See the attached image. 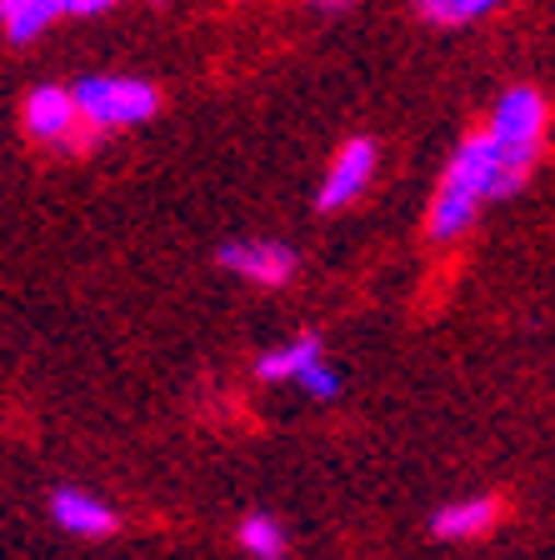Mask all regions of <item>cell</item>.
Returning <instances> with one entry per match:
<instances>
[{
    "mask_svg": "<svg viewBox=\"0 0 555 560\" xmlns=\"http://www.w3.org/2000/svg\"><path fill=\"white\" fill-rule=\"evenodd\" d=\"M296 390H301L305 400H315V406H325V400H336L340 390H346V375H340L331 361H315L311 371L296 381Z\"/></svg>",
    "mask_w": 555,
    "mask_h": 560,
    "instance_id": "obj_13",
    "label": "cell"
},
{
    "mask_svg": "<svg viewBox=\"0 0 555 560\" xmlns=\"http://www.w3.org/2000/svg\"><path fill=\"white\" fill-rule=\"evenodd\" d=\"M500 0H416L420 21L430 25H446V31H455V25H475L486 21L490 11H496Z\"/></svg>",
    "mask_w": 555,
    "mask_h": 560,
    "instance_id": "obj_12",
    "label": "cell"
},
{
    "mask_svg": "<svg viewBox=\"0 0 555 560\" xmlns=\"http://www.w3.org/2000/svg\"><path fill=\"white\" fill-rule=\"evenodd\" d=\"M60 15H66V0H0V25H5V35H11L15 46L50 31Z\"/></svg>",
    "mask_w": 555,
    "mask_h": 560,
    "instance_id": "obj_10",
    "label": "cell"
},
{
    "mask_svg": "<svg viewBox=\"0 0 555 560\" xmlns=\"http://www.w3.org/2000/svg\"><path fill=\"white\" fill-rule=\"evenodd\" d=\"M76 105H81V120L105 136V130H126L140 126L161 110V91L151 81H136V75H85L76 85Z\"/></svg>",
    "mask_w": 555,
    "mask_h": 560,
    "instance_id": "obj_2",
    "label": "cell"
},
{
    "mask_svg": "<svg viewBox=\"0 0 555 560\" xmlns=\"http://www.w3.org/2000/svg\"><path fill=\"white\" fill-rule=\"evenodd\" d=\"M500 525L496 495H465V501H446L430 515V536L436 540H481Z\"/></svg>",
    "mask_w": 555,
    "mask_h": 560,
    "instance_id": "obj_8",
    "label": "cell"
},
{
    "mask_svg": "<svg viewBox=\"0 0 555 560\" xmlns=\"http://www.w3.org/2000/svg\"><path fill=\"white\" fill-rule=\"evenodd\" d=\"M220 270H231V276L251 280V285H261V291H280V285H290L296 280V250H290L286 241H226L216 250Z\"/></svg>",
    "mask_w": 555,
    "mask_h": 560,
    "instance_id": "obj_5",
    "label": "cell"
},
{
    "mask_svg": "<svg viewBox=\"0 0 555 560\" xmlns=\"http://www.w3.org/2000/svg\"><path fill=\"white\" fill-rule=\"evenodd\" d=\"M105 5H116V0H66V15H95Z\"/></svg>",
    "mask_w": 555,
    "mask_h": 560,
    "instance_id": "obj_14",
    "label": "cell"
},
{
    "mask_svg": "<svg viewBox=\"0 0 555 560\" xmlns=\"http://www.w3.org/2000/svg\"><path fill=\"white\" fill-rule=\"evenodd\" d=\"M50 521L76 540H105V536H116L120 530L116 505H105L101 495H91V490H81V486H56L50 490Z\"/></svg>",
    "mask_w": 555,
    "mask_h": 560,
    "instance_id": "obj_7",
    "label": "cell"
},
{
    "mask_svg": "<svg viewBox=\"0 0 555 560\" xmlns=\"http://www.w3.org/2000/svg\"><path fill=\"white\" fill-rule=\"evenodd\" d=\"M315 361H325V340L305 330V336H290V340H280V346L261 350L255 375H261L266 385H296Z\"/></svg>",
    "mask_w": 555,
    "mask_h": 560,
    "instance_id": "obj_9",
    "label": "cell"
},
{
    "mask_svg": "<svg viewBox=\"0 0 555 560\" xmlns=\"http://www.w3.org/2000/svg\"><path fill=\"white\" fill-rule=\"evenodd\" d=\"M315 11H325V15H340V11H350V5H356V0H311Z\"/></svg>",
    "mask_w": 555,
    "mask_h": 560,
    "instance_id": "obj_15",
    "label": "cell"
},
{
    "mask_svg": "<svg viewBox=\"0 0 555 560\" xmlns=\"http://www.w3.org/2000/svg\"><path fill=\"white\" fill-rule=\"evenodd\" d=\"M541 151H525V145H510L496 130H471V136L455 145V155L446 161L436 196L426 210V235L436 245H451L481 221V210L490 200H506L531 180Z\"/></svg>",
    "mask_w": 555,
    "mask_h": 560,
    "instance_id": "obj_1",
    "label": "cell"
},
{
    "mask_svg": "<svg viewBox=\"0 0 555 560\" xmlns=\"http://www.w3.org/2000/svg\"><path fill=\"white\" fill-rule=\"evenodd\" d=\"M235 546H241L251 560H286L290 536H286V525H280L276 515L255 511V515H245V521L235 525Z\"/></svg>",
    "mask_w": 555,
    "mask_h": 560,
    "instance_id": "obj_11",
    "label": "cell"
},
{
    "mask_svg": "<svg viewBox=\"0 0 555 560\" xmlns=\"http://www.w3.org/2000/svg\"><path fill=\"white\" fill-rule=\"evenodd\" d=\"M486 126L496 130L500 140H510V145L541 151L545 126H551V105H545V95L531 91V85H510V91L496 101V110H490Z\"/></svg>",
    "mask_w": 555,
    "mask_h": 560,
    "instance_id": "obj_6",
    "label": "cell"
},
{
    "mask_svg": "<svg viewBox=\"0 0 555 560\" xmlns=\"http://www.w3.org/2000/svg\"><path fill=\"white\" fill-rule=\"evenodd\" d=\"M21 120L46 145H60L70 155L91 151V136L81 130V105H76V91H66V85H35L21 105Z\"/></svg>",
    "mask_w": 555,
    "mask_h": 560,
    "instance_id": "obj_3",
    "label": "cell"
},
{
    "mask_svg": "<svg viewBox=\"0 0 555 560\" xmlns=\"http://www.w3.org/2000/svg\"><path fill=\"white\" fill-rule=\"evenodd\" d=\"M375 165H381V151H375V140H366V136L346 140V145L336 151V161L325 165L321 190H315V206H321L325 215H331V210L356 206V200L370 190V180H375Z\"/></svg>",
    "mask_w": 555,
    "mask_h": 560,
    "instance_id": "obj_4",
    "label": "cell"
}]
</instances>
